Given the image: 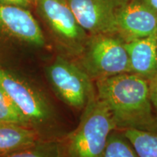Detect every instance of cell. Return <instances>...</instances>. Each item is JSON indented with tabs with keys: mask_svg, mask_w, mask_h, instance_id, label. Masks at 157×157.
<instances>
[{
	"mask_svg": "<svg viewBox=\"0 0 157 157\" xmlns=\"http://www.w3.org/2000/svg\"><path fill=\"white\" fill-rule=\"evenodd\" d=\"M64 1H66V0H64Z\"/></svg>",
	"mask_w": 157,
	"mask_h": 157,
	"instance_id": "19",
	"label": "cell"
},
{
	"mask_svg": "<svg viewBox=\"0 0 157 157\" xmlns=\"http://www.w3.org/2000/svg\"><path fill=\"white\" fill-rule=\"evenodd\" d=\"M103 157H138L122 133L115 130L110 135Z\"/></svg>",
	"mask_w": 157,
	"mask_h": 157,
	"instance_id": "15",
	"label": "cell"
},
{
	"mask_svg": "<svg viewBox=\"0 0 157 157\" xmlns=\"http://www.w3.org/2000/svg\"><path fill=\"white\" fill-rule=\"evenodd\" d=\"M36 4V0H0V5L16 6L23 8H27Z\"/></svg>",
	"mask_w": 157,
	"mask_h": 157,
	"instance_id": "17",
	"label": "cell"
},
{
	"mask_svg": "<svg viewBox=\"0 0 157 157\" xmlns=\"http://www.w3.org/2000/svg\"><path fill=\"white\" fill-rule=\"evenodd\" d=\"M157 31V11L143 0H128L118 13L117 34L124 42L148 36Z\"/></svg>",
	"mask_w": 157,
	"mask_h": 157,
	"instance_id": "8",
	"label": "cell"
},
{
	"mask_svg": "<svg viewBox=\"0 0 157 157\" xmlns=\"http://www.w3.org/2000/svg\"><path fill=\"white\" fill-rule=\"evenodd\" d=\"M37 9L63 50L78 57L89 35L82 29L64 0H36Z\"/></svg>",
	"mask_w": 157,
	"mask_h": 157,
	"instance_id": "5",
	"label": "cell"
},
{
	"mask_svg": "<svg viewBox=\"0 0 157 157\" xmlns=\"http://www.w3.org/2000/svg\"><path fill=\"white\" fill-rule=\"evenodd\" d=\"M78 65L93 80L130 73L124 42L117 34L89 35Z\"/></svg>",
	"mask_w": 157,
	"mask_h": 157,
	"instance_id": "3",
	"label": "cell"
},
{
	"mask_svg": "<svg viewBox=\"0 0 157 157\" xmlns=\"http://www.w3.org/2000/svg\"><path fill=\"white\" fill-rule=\"evenodd\" d=\"M0 124L31 126V124L21 113L7 93L0 87Z\"/></svg>",
	"mask_w": 157,
	"mask_h": 157,
	"instance_id": "14",
	"label": "cell"
},
{
	"mask_svg": "<svg viewBox=\"0 0 157 157\" xmlns=\"http://www.w3.org/2000/svg\"><path fill=\"white\" fill-rule=\"evenodd\" d=\"M49 82L58 98L68 106L82 110L97 93L93 79L78 63L58 56L47 68Z\"/></svg>",
	"mask_w": 157,
	"mask_h": 157,
	"instance_id": "4",
	"label": "cell"
},
{
	"mask_svg": "<svg viewBox=\"0 0 157 157\" xmlns=\"http://www.w3.org/2000/svg\"><path fill=\"white\" fill-rule=\"evenodd\" d=\"M128 0H66L88 35L117 34V17Z\"/></svg>",
	"mask_w": 157,
	"mask_h": 157,
	"instance_id": "6",
	"label": "cell"
},
{
	"mask_svg": "<svg viewBox=\"0 0 157 157\" xmlns=\"http://www.w3.org/2000/svg\"><path fill=\"white\" fill-rule=\"evenodd\" d=\"M0 157H62L61 140H42Z\"/></svg>",
	"mask_w": 157,
	"mask_h": 157,
	"instance_id": "13",
	"label": "cell"
},
{
	"mask_svg": "<svg viewBox=\"0 0 157 157\" xmlns=\"http://www.w3.org/2000/svg\"><path fill=\"white\" fill-rule=\"evenodd\" d=\"M146 2L149 6L154 8L155 10L157 11V0H143Z\"/></svg>",
	"mask_w": 157,
	"mask_h": 157,
	"instance_id": "18",
	"label": "cell"
},
{
	"mask_svg": "<svg viewBox=\"0 0 157 157\" xmlns=\"http://www.w3.org/2000/svg\"><path fill=\"white\" fill-rule=\"evenodd\" d=\"M43 140L30 126L0 124V155L27 148Z\"/></svg>",
	"mask_w": 157,
	"mask_h": 157,
	"instance_id": "11",
	"label": "cell"
},
{
	"mask_svg": "<svg viewBox=\"0 0 157 157\" xmlns=\"http://www.w3.org/2000/svg\"><path fill=\"white\" fill-rule=\"evenodd\" d=\"M130 73L148 82L157 76V31L144 38L124 42Z\"/></svg>",
	"mask_w": 157,
	"mask_h": 157,
	"instance_id": "10",
	"label": "cell"
},
{
	"mask_svg": "<svg viewBox=\"0 0 157 157\" xmlns=\"http://www.w3.org/2000/svg\"><path fill=\"white\" fill-rule=\"evenodd\" d=\"M0 87L31 124L45 123L52 118L48 101L29 84L0 68Z\"/></svg>",
	"mask_w": 157,
	"mask_h": 157,
	"instance_id": "7",
	"label": "cell"
},
{
	"mask_svg": "<svg viewBox=\"0 0 157 157\" xmlns=\"http://www.w3.org/2000/svg\"><path fill=\"white\" fill-rule=\"evenodd\" d=\"M138 157H157V132L127 129L119 130Z\"/></svg>",
	"mask_w": 157,
	"mask_h": 157,
	"instance_id": "12",
	"label": "cell"
},
{
	"mask_svg": "<svg viewBox=\"0 0 157 157\" xmlns=\"http://www.w3.org/2000/svg\"><path fill=\"white\" fill-rule=\"evenodd\" d=\"M0 31L27 44L42 46L43 32L38 22L26 8L0 5Z\"/></svg>",
	"mask_w": 157,
	"mask_h": 157,
	"instance_id": "9",
	"label": "cell"
},
{
	"mask_svg": "<svg viewBox=\"0 0 157 157\" xmlns=\"http://www.w3.org/2000/svg\"><path fill=\"white\" fill-rule=\"evenodd\" d=\"M82 112L76 128L61 140L62 157H103L110 135L117 129L112 116L97 95Z\"/></svg>",
	"mask_w": 157,
	"mask_h": 157,
	"instance_id": "2",
	"label": "cell"
},
{
	"mask_svg": "<svg viewBox=\"0 0 157 157\" xmlns=\"http://www.w3.org/2000/svg\"><path fill=\"white\" fill-rule=\"evenodd\" d=\"M149 92L153 109L157 117V76L149 82Z\"/></svg>",
	"mask_w": 157,
	"mask_h": 157,
	"instance_id": "16",
	"label": "cell"
},
{
	"mask_svg": "<svg viewBox=\"0 0 157 157\" xmlns=\"http://www.w3.org/2000/svg\"><path fill=\"white\" fill-rule=\"evenodd\" d=\"M95 87L98 98L109 109L117 130L157 132V117L151 101L148 80L126 73L96 80Z\"/></svg>",
	"mask_w": 157,
	"mask_h": 157,
	"instance_id": "1",
	"label": "cell"
}]
</instances>
